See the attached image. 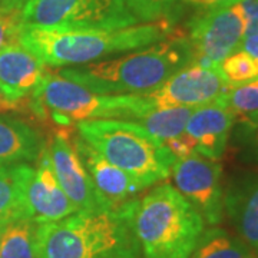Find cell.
I'll use <instances>...</instances> for the list:
<instances>
[{"label":"cell","instance_id":"1","mask_svg":"<svg viewBox=\"0 0 258 258\" xmlns=\"http://www.w3.org/2000/svg\"><path fill=\"white\" fill-rule=\"evenodd\" d=\"M36 258H144L126 203L113 210L78 211L39 224Z\"/></svg>","mask_w":258,"mask_h":258},{"label":"cell","instance_id":"2","mask_svg":"<svg viewBox=\"0 0 258 258\" xmlns=\"http://www.w3.org/2000/svg\"><path fill=\"white\" fill-rule=\"evenodd\" d=\"M194 62L188 36L175 30L154 45L129 55L64 68L59 75L96 93H139L157 89Z\"/></svg>","mask_w":258,"mask_h":258},{"label":"cell","instance_id":"3","mask_svg":"<svg viewBox=\"0 0 258 258\" xmlns=\"http://www.w3.org/2000/svg\"><path fill=\"white\" fill-rule=\"evenodd\" d=\"M174 32L169 19L120 29L47 30L22 29L18 42L49 66H81L128 50L142 49Z\"/></svg>","mask_w":258,"mask_h":258},{"label":"cell","instance_id":"4","mask_svg":"<svg viewBox=\"0 0 258 258\" xmlns=\"http://www.w3.org/2000/svg\"><path fill=\"white\" fill-rule=\"evenodd\" d=\"M126 208L144 258H189L205 231L201 214L168 182Z\"/></svg>","mask_w":258,"mask_h":258},{"label":"cell","instance_id":"5","mask_svg":"<svg viewBox=\"0 0 258 258\" xmlns=\"http://www.w3.org/2000/svg\"><path fill=\"white\" fill-rule=\"evenodd\" d=\"M29 108L59 131L88 120H134L151 111L141 93H96L59 74L43 76L30 93Z\"/></svg>","mask_w":258,"mask_h":258},{"label":"cell","instance_id":"6","mask_svg":"<svg viewBox=\"0 0 258 258\" xmlns=\"http://www.w3.org/2000/svg\"><path fill=\"white\" fill-rule=\"evenodd\" d=\"M79 137L145 188L171 175L175 157L164 142L132 120L98 119L76 125Z\"/></svg>","mask_w":258,"mask_h":258},{"label":"cell","instance_id":"7","mask_svg":"<svg viewBox=\"0 0 258 258\" xmlns=\"http://www.w3.org/2000/svg\"><path fill=\"white\" fill-rule=\"evenodd\" d=\"M22 29L88 30L138 25L125 0H12Z\"/></svg>","mask_w":258,"mask_h":258},{"label":"cell","instance_id":"8","mask_svg":"<svg viewBox=\"0 0 258 258\" xmlns=\"http://www.w3.org/2000/svg\"><path fill=\"white\" fill-rule=\"evenodd\" d=\"M231 86L220 66L189 63L168 78L157 89L139 92L151 111L168 108H198L217 102Z\"/></svg>","mask_w":258,"mask_h":258},{"label":"cell","instance_id":"9","mask_svg":"<svg viewBox=\"0 0 258 258\" xmlns=\"http://www.w3.org/2000/svg\"><path fill=\"white\" fill-rule=\"evenodd\" d=\"M245 37V23L238 3L204 10L189 22V43L194 63L220 66L225 57L240 50Z\"/></svg>","mask_w":258,"mask_h":258},{"label":"cell","instance_id":"10","mask_svg":"<svg viewBox=\"0 0 258 258\" xmlns=\"http://www.w3.org/2000/svg\"><path fill=\"white\" fill-rule=\"evenodd\" d=\"M175 188L201 214L204 221L218 225L224 215L222 168L218 161L198 152L175 159L171 168Z\"/></svg>","mask_w":258,"mask_h":258},{"label":"cell","instance_id":"11","mask_svg":"<svg viewBox=\"0 0 258 258\" xmlns=\"http://www.w3.org/2000/svg\"><path fill=\"white\" fill-rule=\"evenodd\" d=\"M36 162L25 186V217L36 224H45L63 220L79 211L57 182L47 145H43Z\"/></svg>","mask_w":258,"mask_h":258},{"label":"cell","instance_id":"12","mask_svg":"<svg viewBox=\"0 0 258 258\" xmlns=\"http://www.w3.org/2000/svg\"><path fill=\"white\" fill-rule=\"evenodd\" d=\"M47 148L57 182L79 211L106 210L66 131H57Z\"/></svg>","mask_w":258,"mask_h":258},{"label":"cell","instance_id":"13","mask_svg":"<svg viewBox=\"0 0 258 258\" xmlns=\"http://www.w3.org/2000/svg\"><path fill=\"white\" fill-rule=\"evenodd\" d=\"M74 145L106 210L118 208L145 189L137 178L111 164L81 137L75 139Z\"/></svg>","mask_w":258,"mask_h":258},{"label":"cell","instance_id":"14","mask_svg":"<svg viewBox=\"0 0 258 258\" xmlns=\"http://www.w3.org/2000/svg\"><path fill=\"white\" fill-rule=\"evenodd\" d=\"M235 115L220 101L195 108L186 122L185 134L192 139L195 152L220 161L225 152Z\"/></svg>","mask_w":258,"mask_h":258},{"label":"cell","instance_id":"15","mask_svg":"<svg viewBox=\"0 0 258 258\" xmlns=\"http://www.w3.org/2000/svg\"><path fill=\"white\" fill-rule=\"evenodd\" d=\"M45 66L19 42L10 43L0 49V86L12 99L25 101L46 75Z\"/></svg>","mask_w":258,"mask_h":258},{"label":"cell","instance_id":"16","mask_svg":"<svg viewBox=\"0 0 258 258\" xmlns=\"http://www.w3.org/2000/svg\"><path fill=\"white\" fill-rule=\"evenodd\" d=\"M224 210L240 240L258 252V175L245 176L231 185L224 197Z\"/></svg>","mask_w":258,"mask_h":258},{"label":"cell","instance_id":"17","mask_svg":"<svg viewBox=\"0 0 258 258\" xmlns=\"http://www.w3.org/2000/svg\"><path fill=\"white\" fill-rule=\"evenodd\" d=\"M42 148V135L32 125L0 115V166L33 162Z\"/></svg>","mask_w":258,"mask_h":258},{"label":"cell","instance_id":"18","mask_svg":"<svg viewBox=\"0 0 258 258\" xmlns=\"http://www.w3.org/2000/svg\"><path fill=\"white\" fill-rule=\"evenodd\" d=\"M30 171L28 164L0 166V224L25 217L23 195Z\"/></svg>","mask_w":258,"mask_h":258},{"label":"cell","instance_id":"19","mask_svg":"<svg viewBox=\"0 0 258 258\" xmlns=\"http://www.w3.org/2000/svg\"><path fill=\"white\" fill-rule=\"evenodd\" d=\"M37 225L25 217L5 224L0 234V258H36Z\"/></svg>","mask_w":258,"mask_h":258},{"label":"cell","instance_id":"20","mask_svg":"<svg viewBox=\"0 0 258 258\" xmlns=\"http://www.w3.org/2000/svg\"><path fill=\"white\" fill-rule=\"evenodd\" d=\"M189 258H255V255L242 240L221 228H211L204 231Z\"/></svg>","mask_w":258,"mask_h":258},{"label":"cell","instance_id":"21","mask_svg":"<svg viewBox=\"0 0 258 258\" xmlns=\"http://www.w3.org/2000/svg\"><path fill=\"white\" fill-rule=\"evenodd\" d=\"M194 108H168L154 109L147 112L132 122L147 131L149 135L165 142L184 134L186 122L189 119Z\"/></svg>","mask_w":258,"mask_h":258},{"label":"cell","instance_id":"22","mask_svg":"<svg viewBox=\"0 0 258 258\" xmlns=\"http://www.w3.org/2000/svg\"><path fill=\"white\" fill-rule=\"evenodd\" d=\"M220 71L230 86H238L258 79V60L240 49L222 60Z\"/></svg>","mask_w":258,"mask_h":258},{"label":"cell","instance_id":"23","mask_svg":"<svg viewBox=\"0 0 258 258\" xmlns=\"http://www.w3.org/2000/svg\"><path fill=\"white\" fill-rule=\"evenodd\" d=\"M218 101L224 103L235 118H245L258 113V79L231 86Z\"/></svg>","mask_w":258,"mask_h":258},{"label":"cell","instance_id":"24","mask_svg":"<svg viewBox=\"0 0 258 258\" xmlns=\"http://www.w3.org/2000/svg\"><path fill=\"white\" fill-rule=\"evenodd\" d=\"M178 0H125L139 23L169 19Z\"/></svg>","mask_w":258,"mask_h":258},{"label":"cell","instance_id":"25","mask_svg":"<svg viewBox=\"0 0 258 258\" xmlns=\"http://www.w3.org/2000/svg\"><path fill=\"white\" fill-rule=\"evenodd\" d=\"M241 128L238 131L241 145L252 161L258 164V113L240 118Z\"/></svg>","mask_w":258,"mask_h":258},{"label":"cell","instance_id":"26","mask_svg":"<svg viewBox=\"0 0 258 258\" xmlns=\"http://www.w3.org/2000/svg\"><path fill=\"white\" fill-rule=\"evenodd\" d=\"M20 25L16 8L3 6L0 9V49L18 42Z\"/></svg>","mask_w":258,"mask_h":258},{"label":"cell","instance_id":"27","mask_svg":"<svg viewBox=\"0 0 258 258\" xmlns=\"http://www.w3.org/2000/svg\"><path fill=\"white\" fill-rule=\"evenodd\" d=\"M238 6L245 23V36H258V0H241Z\"/></svg>","mask_w":258,"mask_h":258},{"label":"cell","instance_id":"28","mask_svg":"<svg viewBox=\"0 0 258 258\" xmlns=\"http://www.w3.org/2000/svg\"><path fill=\"white\" fill-rule=\"evenodd\" d=\"M29 102L25 101H15L9 98L6 92L3 91V88L0 86V115L3 113H9V112H20L25 108H28Z\"/></svg>","mask_w":258,"mask_h":258},{"label":"cell","instance_id":"29","mask_svg":"<svg viewBox=\"0 0 258 258\" xmlns=\"http://www.w3.org/2000/svg\"><path fill=\"white\" fill-rule=\"evenodd\" d=\"M185 3L195 6L198 9L203 10H211V9H220V8H228L235 3H238L241 0H182Z\"/></svg>","mask_w":258,"mask_h":258},{"label":"cell","instance_id":"30","mask_svg":"<svg viewBox=\"0 0 258 258\" xmlns=\"http://www.w3.org/2000/svg\"><path fill=\"white\" fill-rule=\"evenodd\" d=\"M241 50L247 52L258 60V36H245L241 42Z\"/></svg>","mask_w":258,"mask_h":258},{"label":"cell","instance_id":"31","mask_svg":"<svg viewBox=\"0 0 258 258\" xmlns=\"http://www.w3.org/2000/svg\"><path fill=\"white\" fill-rule=\"evenodd\" d=\"M0 2H3V5H6V3H10L12 0H0Z\"/></svg>","mask_w":258,"mask_h":258},{"label":"cell","instance_id":"32","mask_svg":"<svg viewBox=\"0 0 258 258\" xmlns=\"http://www.w3.org/2000/svg\"><path fill=\"white\" fill-rule=\"evenodd\" d=\"M3 225H5V224H0V234H2V228H3Z\"/></svg>","mask_w":258,"mask_h":258}]
</instances>
